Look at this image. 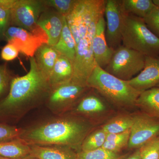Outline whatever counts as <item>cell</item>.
I'll use <instances>...</instances> for the list:
<instances>
[{
  "label": "cell",
  "instance_id": "1",
  "mask_svg": "<svg viewBox=\"0 0 159 159\" xmlns=\"http://www.w3.org/2000/svg\"><path fill=\"white\" fill-rule=\"evenodd\" d=\"M29 72L13 78L9 93L0 100V123L15 125L30 111L45 103L51 90L49 79L29 58Z\"/></svg>",
  "mask_w": 159,
  "mask_h": 159
},
{
  "label": "cell",
  "instance_id": "2",
  "mask_svg": "<svg viewBox=\"0 0 159 159\" xmlns=\"http://www.w3.org/2000/svg\"><path fill=\"white\" fill-rule=\"evenodd\" d=\"M93 129L90 121L66 114L22 128L20 138L30 145L67 146L78 152L84 140Z\"/></svg>",
  "mask_w": 159,
  "mask_h": 159
},
{
  "label": "cell",
  "instance_id": "3",
  "mask_svg": "<svg viewBox=\"0 0 159 159\" xmlns=\"http://www.w3.org/2000/svg\"><path fill=\"white\" fill-rule=\"evenodd\" d=\"M87 86L97 90L111 103L121 107L136 106L142 93L133 87L128 80L115 77L97 64L87 81Z\"/></svg>",
  "mask_w": 159,
  "mask_h": 159
},
{
  "label": "cell",
  "instance_id": "4",
  "mask_svg": "<svg viewBox=\"0 0 159 159\" xmlns=\"http://www.w3.org/2000/svg\"><path fill=\"white\" fill-rule=\"evenodd\" d=\"M122 44L145 56L159 55V38L145 24L144 19L125 13L122 30Z\"/></svg>",
  "mask_w": 159,
  "mask_h": 159
},
{
  "label": "cell",
  "instance_id": "5",
  "mask_svg": "<svg viewBox=\"0 0 159 159\" xmlns=\"http://www.w3.org/2000/svg\"><path fill=\"white\" fill-rule=\"evenodd\" d=\"M105 6L100 8L94 15L85 35L76 46L71 81L80 85L87 86V81L97 65L93 53V38L97 23L100 18L104 15Z\"/></svg>",
  "mask_w": 159,
  "mask_h": 159
},
{
  "label": "cell",
  "instance_id": "6",
  "mask_svg": "<svg viewBox=\"0 0 159 159\" xmlns=\"http://www.w3.org/2000/svg\"><path fill=\"white\" fill-rule=\"evenodd\" d=\"M47 8L43 0H16L11 10L10 25L30 31L48 44L45 31L37 25L39 16Z\"/></svg>",
  "mask_w": 159,
  "mask_h": 159
},
{
  "label": "cell",
  "instance_id": "7",
  "mask_svg": "<svg viewBox=\"0 0 159 159\" xmlns=\"http://www.w3.org/2000/svg\"><path fill=\"white\" fill-rule=\"evenodd\" d=\"M145 56L122 45L114 51L109 62L104 70L119 79L129 80L144 68Z\"/></svg>",
  "mask_w": 159,
  "mask_h": 159
},
{
  "label": "cell",
  "instance_id": "8",
  "mask_svg": "<svg viewBox=\"0 0 159 159\" xmlns=\"http://www.w3.org/2000/svg\"><path fill=\"white\" fill-rule=\"evenodd\" d=\"M89 88L72 82L51 89L45 104L55 116L67 113L86 94Z\"/></svg>",
  "mask_w": 159,
  "mask_h": 159
},
{
  "label": "cell",
  "instance_id": "9",
  "mask_svg": "<svg viewBox=\"0 0 159 159\" xmlns=\"http://www.w3.org/2000/svg\"><path fill=\"white\" fill-rule=\"evenodd\" d=\"M105 4V0H77L74 9L66 16L76 46L85 35L94 15Z\"/></svg>",
  "mask_w": 159,
  "mask_h": 159
},
{
  "label": "cell",
  "instance_id": "10",
  "mask_svg": "<svg viewBox=\"0 0 159 159\" xmlns=\"http://www.w3.org/2000/svg\"><path fill=\"white\" fill-rule=\"evenodd\" d=\"M133 116L127 147L138 149L159 136V120L142 111Z\"/></svg>",
  "mask_w": 159,
  "mask_h": 159
},
{
  "label": "cell",
  "instance_id": "11",
  "mask_svg": "<svg viewBox=\"0 0 159 159\" xmlns=\"http://www.w3.org/2000/svg\"><path fill=\"white\" fill-rule=\"evenodd\" d=\"M125 13L122 9L121 1H106V38L110 48L114 51L122 45V30Z\"/></svg>",
  "mask_w": 159,
  "mask_h": 159
},
{
  "label": "cell",
  "instance_id": "12",
  "mask_svg": "<svg viewBox=\"0 0 159 159\" xmlns=\"http://www.w3.org/2000/svg\"><path fill=\"white\" fill-rule=\"evenodd\" d=\"M4 38L8 43L14 45L24 55L34 57L38 49L45 44L42 39L30 31L15 26H10L7 29Z\"/></svg>",
  "mask_w": 159,
  "mask_h": 159
},
{
  "label": "cell",
  "instance_id": "13",
  "mask_svg": "<svg viewBox=\"0 0 159 159\" xmlns=\"http://www.w3.org/2000/svg\"><path fill=\"white\" fill-rule=\"evenodd\" d=\"M128 81L133 87L141 92L156 87L159 84V57L145 56L144 68Z\"/></svg>",
  "mask_w": 159,
  "mask_h": 159
},
{
  "label": "cell",
  "instance_id": "14",
  "mask_svg": "<svg viewBox=\"0 0 159 159\" xmlns=\"http://www.w3.org/2000/svg\"><path fill=\"white\" fill-rule=\"evenodd\" d=\"M106 21L104 16L100 18L96 26L93 40V50L97 65L104 69L112 56L114 50L110 48L105 36Z\"/></svg>",
  "mask_w": 159,
  "mask_h": 159
},
{
  "label": "cell",
  "instance_id": "15",
  "mask_svg": "<svg viewBox=\"0 0 159 159\" xmlns=\"http://www.w3.org/2000/svg\"><path fill=\"white\" fill-rule=\"evenodd\" d=\"M65 16L52 8L44 10L37 22V25L44 30L48 38V44L54 46L59 40Z\"/></svg>",
  "mask_w": 159,
  "mask_h": 159
},
{
  "label": "cell",
  "instance_id": "16",
  "mask_svg": "<svg viewBox=\"0 0 159 159\" xmlns=\"http://www.w3.org/2000/svg\"><path fill=\"white\" fill-rule=\"evenodd\" d=\"M106 108L105 104L99 97L93 94H87L84 95L66 114L81 117L90 121V118L102 113Z\"/></svg>",
  "mask_w": 159,
  "mask_h": 159
},
{
  "label": "cell",
  "instance_id": "17",
  "mask_svg": "<svg viewBox=\"0 0 159 159\" xmlns=\"http://www.w3.org/2000/svg\"><path fill=\"white\" fill-rule=\"evenodd\" d=\"M31 145L30 155L39 159H77V152L67 146Z\"/></svg>",
  "mask_w": 159,
  "mask_h": 159
},
{
  "label": "cell",
  "instance_id": "18",
  "mask_svg": "<svg viewBox=\"0 0 159 159\" xmlns=\"http://www.w3.org/2000/svg\"><path fill=\"white\" fill-rule=\"evenodd\" d=\"M73 76V62L60 54L49 77L51 89L71 81Z\"/></svg>",
  "mask_w": 159,
  "mask_h": 159
},
{
  "label": "cell",
  "instance_id": "19",
  "mask_svg": "<svg viewBox=\"0 0 159 159\" xmlns=\"http://www.w3.org/2000/svg\"><path fill=\"white\" fill-rule=\"evenodd\" d=\"M30 152L31 145L20 138L0 142V157L23 159L30 155Z\"/></svg>",
  "mask_w": 159,
  "mask_h": 159
},
{
  "label": "cell",
  "instance_id": "20",
  "mask_svg": "<svg viewBox=\"0 0 159 159\" xmlns=\"http://www.w3.org/2000/svg\"><path fill=\"white\" fill-rule=\"evenodd\" d=\"M60 54L54 47L43 44L38 49L34 56L39 69L48 77Z\"/></svg>",
  "mask_w": 159,
  "mask_h": 159
},
{
  "label": "cell",
  "instance_id": "21",
  "mask_svg": "<svg viewBox=\"0 0 159 159\" xmlns=\"http://www.w3.org/2000/svg\"><path fill=\"white\" fill-rule=\"evenodd\" d=\"M136 106L143 112L159 120V88L155 87L142 92Z\"/></svg>",
  "mask_w": 159,
  "mask_h": 159
},
{
  "label": "cell",
  "instance_id": "22",
  "mask_svg": "<svg viewBox=\"0 0 159 159\" xmlns=\"http://www.w3.org/2000/svg\"><path fill=\"white\" fill-rule=\"evenodd\" d=\"M53 47L60 54L66 56L73 62L76 54V43L66 16L59 40Z\"/></svg>",
  "mask_w": 159,
  "mask_h": 159
},
{
  "label": "cell",
  "instance_id": "23",
  "mask_svg": "<svg viewBox=\"0 0 159 159\" xmlns=\"http://www.w3.org/2000/svg\"><path fill=\"white\" fill-rule=\"evenodd\" d=\"M123 11L125 13L144 19L155 7L152 0H122Z\"/></svg>",
  "mask_w": 159,
  "mask_h": 159
},
{
  "label": "cell",
  "instance_id": "24",
  "mask_svg": "<svg viewBox=\"0 0 159 159\" xmlns=\"http://www.w3.org/2000/svg\"><path fill=\"white\" fill-rule=\"evenodd\" d=\"M133 122V116H119L107 122L102 128L107 134L122 133L130 129Z\"/></svg>",
  "mask_w": 159,
  "mask_h": 159
},
{
  "label": "cell",
  "instance_id": "25",
  "mask_svg": "<svg viewBox=\"0 0 159 159\" xmlns=\"http://www.w3.org/2000/svg\"><path fill=\"white\" fill-rule=\"evenodd\" d=\"M130 134L129 129L122 133L107 134L102 148L118 153L124 147L128 146Z\"/></svg>",
  "mask_w": 159,
  "mask_h": 159
},
{
  "label": "cell",
  "instance_id": "26",
  "mask_svg": "<svg viewBox=\"0 0 159 159\" xmlns=\"http://www.w3.org/2000/svg\"><path fill=\"white\" fill-rule=\"evenodd\" d=\"M107 135V134L102 128L92 131L84 140L80 151H89L102 148Z\"/></svg>",
  "mask_w": 159,
  "mask_h": 159
},
{
  "label": "cell",
  "instance_id": "27",
  "mask_svg": "<svg viewBox=\"0 0 159 159\" xmlns=\"http://www.w3.org/2000/svg\"><path fill=\"white\" fill-rule=\"evenodd\" d=\"M124 157L102 147L89 151L77 152V159H121Z\"/></svg>",
  "mask_w": 159,
  "mask_h": 159
},
{
  "label": "cell",
  "instance_id": "28",
  "mask_svg": "<svg viewBox=\"0 0 159 159\" xmlns=\"http://www.w3.org/2000/svg\"><path fill=\"white\" fill-rule=\"evenodd\" d=\"M77 2V0H43L46 7L54 9L66 17L70 13Z\"/></svg>",
  "mask_w": 159,
  "mask_h": 159
},
{
  "label": "cell",
  "instance_id": "29",
  "mask_svg": "<svg viewBox=\"0 0 159 159\" xmlns=\"http://www.w3.org/2000/svg\"><path fill=\"white\" fill-rule=\"evenodd\" d=\"M140 159H159V139L157 137L139 148Z\"/></svg>",
  "mask_w": 159,
  "mask_h": 159
},
{
  "label": "cell",
  "instance_id": "30",
  "mask_svg": "<svg viewBox=\"0 0 159 159\" xmlns=\"http://www.w3.org/2000/svg\"><path fill=\"white\" fill-rule=\"evenodd\" d=\"M22 128L15 125L0 123V142L20 138Z\"/></svg>",
  "mask_w": 159,
  "mask_h": 159
},
{
  "label": "cell",
  "instance_id": "31",
  "mask_svg": "<svg viewBox=\"0 0 159 159\" xmlns=\"http://www.w3.org/2000/svg\"><path fill=\"white\" fill-rule=\"evenodd\" d=\"M12 79L6 66L0 65V100L9 93Z\"/></svg>",
  "mask_w": 159,
  "mask_h": 159
},
{
  "label": "cell",
  "instance_id": "32",
  "mask_svg": "<svg viewBox=\"0 0 159 159\" xmlns=\"http://www.w3.org/2000/svg\"><path fill=\"white\" fill-rule=\"evenodd\" d=\"M143 19L148 29L159 38V8L155 6Z\"/></svg>",
  "mask_w": 159,
  "mask_h": 159
},
{
  "label": "cell",
  "instance_id": "33",
  "mask_svg": "<svg viewBox=\"0 0 159 159\" xmlns=\"http://www.w3.org/2000/svg\"><path fill=\"white\" fill-rule=\"evenodd\" d=\"M11 10L0 6V39L4 38L5 32L10 25Z\"/></svg>",
  "mask_w": 159,
  "mask_h": 159
},
{
  "label": "cell",
  "instance_id": "34",
  "mask_svg": "<svg viewBox=\"0 0 159 159\" xmlns=\"http://www.w3.org/2000/svg\"><path fill=\"white\" fill-rule=\"evenodd\" d=\"M19 53V51L14 45L8 43L2 49L1 56L4 60L10 61L17 57Z\"/></svg>",
  "mask_w": 159,
  "mask_h": 159
},
{
  "label": "cell",
  "instance_id": "35",
  "mask_svg": "<svg viewBox=\"0 0 159 159\" xmlns=\"http://www.w3.org/2000/svg\"><path fill=\"white\" fill-rule=\"evenodd\" d=\"M121 159H140L139 149H137L134 153L127 157H124Z\"/></svg>",
  "mask_w": 159,
  "mask_h": 159
},
{
  "label": "cell",
  "instance_id": "36",
  "mask_svg": "<svg viewBox=\"0 0 159 159\" xmlns=\"http://www.w3.org/2000/svg\"><path fill=\"white\" fill-rule=\"evenodd\" d=\"M152 1L155 6L159 8V0H152Z\"/></svg>",
  "mask_w": 159,
  "mask_h": 159
},
{
  "label": "cell",
  "instance_id": "37",
  "mask_svg": "<svg viewBox=\"0 0 159 159\" xmlns=\"http://www.w3.org/2000/svg\"><path fill=\"white\" fill-rule=\"evenodd\" d=\"M23 159H39L37 158L34 157H33L32 156H31L29 155V156L26 157L25 158Z\"/></svg>",
  "mask_w": 159,
  "mask_h": 159
},
{
  "label": "cell",
  "instance_id": "38",
  "mask_svg": "<svg viewBox=\"0 0 159 159\" xmlns=\"http://www.w3.org/2000/svg\"><path fill=\"white\" fill-rule=\"evenodd\" d=\"M0 159H12L7 158L3 157H0Z\"/></svg>",
  "mask_w": 159,
  "mask_h": 159
},
{
  "label": "cell",
  "instance_id": "39",
  "mask_svg": "<svg viewBox=\"0 0 159 159\" xmlns=\"http://www.w3.org/2000/svg\"><path fill=\"white\" fill-rule=\"evenodd\" d=\"M157 87H159V84H157Z\"/></svg>",
  "mask_w": 159,
  "mask_h": 159
},
{
  "label": "cell",
  "instance_id": "40",
  "mask_svg": "<svg viewBox=\"0 0 159 159\" xmlns=\"http://www.w3.org/2000/svg\"></svg>",
  "mask_w": 159,
  "mask_h": 159
}]
</instances>
